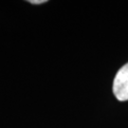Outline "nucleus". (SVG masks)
<instances>
[{
    "instance_id": "1",
    "label": "nucleus",
    "mask_w": 128,
    "mask_h": 128,
    "mask_svg": "<svg viewBox=\"0 0 128 128\" xmlns=\"http://www.w3.org/2000/svg\"><path fill=\"white\" fill-rule=\"evenodd\" d=\"M113 92L119 101L128 100V63L120 68L113 82Z\"/></svg>"
},
{
    "instance_id": "2",
    "label": "nucleus",
    "mask_w": 128,
    "mask_h": 128,
    "mask_svg": "<svg viewBox=\"0 0 128 128\" xmlns=\"http://www.w3.org/2000/svg\"><path fill=\"white\" fill-rule=\"evenodd\" d=\"M28 2L30 4H33V5H39V4H43V3H46V0H30Z\"/></svg>"
}]
</instances>
